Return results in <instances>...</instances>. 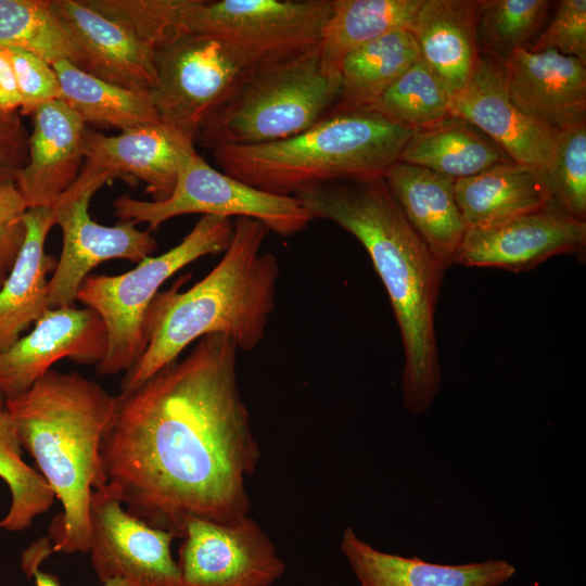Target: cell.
I'll return each mask as SVG.
<instances>
[{"instance_id":"obj_1","label":"cell","mask_w":586,"mask_h":586,"mask_svg":"<svg viewBox=\"0 0 586 586\" xmlns=\"http://www.w3.org/2000/svg\"><path fill=\"white\" fill-rule=\"evenodd\" d=\"M238 347L221 334L115 396L100 445L102 486L151 526L181 537L191 520L249 514L246 481L260 459L237 372Z\"/></svg>"},{"instance_id":"obj_2","label":"cell","mask_w":586,"mask_h":586,"mask_svg":"<svg viewBox=\"0 0 586 586\" xmlns=\"http://www.w3.org/2000/svg\"><path fill=\"white\" fill-rule=\"evenodd\" d=\"M293 196L315 219L340 226L368 252L403 340V405L412 415L424 413L442 380L434 318L446 268L408 222L383 176L317 183Z\"/></svg>"},{"instance_id":"obj_3","label":"cell","mask_w":586,"mask_h":586,"mask_svg":"<svg viewBox=\"0 0 586 586\" xmlns=\"http://www.w3.org/2000/svg\"><path fill=\"white\" fill-rule=\"evenodd\" d=\"M268 229L238 217L230 243L218 264L186 291L180 277L153 298L144 318L145 349L125 372L120 392L141 385L194 341L221 334L250 352L263 341L276 306L280 267L276 255L262 252Z\"/></svg>"},{"instance_id":"obj_4","label":"cell","mask_w":586,"mask_h":586,"mask_svg":"<svg viewBox=\"0 0 586 586\" xmlns=\"http://www.w3.org/2000/svg\"><path fill=\"white\" fill-rule=\"evenodd\" d=\"M114 400L99 383L51 369L4 402L22 447L62 504L51 551L88 552L90 496L102 486L100 445Z\"/></svg>"},{"instance_id":"obj_5","label":"cell","mask_w":586,"mask_h":586,"mask_svg":"<svg viewBox=\"0 0 586 586\" xmlns=\"http://www.w3.org/2000/svg\"><path fill=\"white\" fill-rule=\"evenodd\" d=\"M413 131L372 110L335 107L292 137L212 150L225 174L256 189L293 196L308 186L383 176Z\"/></svg>"},{"instance_id":"obj_6","label":"cell","mask_w":586,"mask_h":586,"mask_svg":"<svg viewBox=\"0 0 586 586\" xmlns=\"http://www.w3.org/2000/svg\"><path fill=\"white\" fill-rule=\"evenodd\" d=\"M340 73L327 68L320 44L293 58L255 66L201 127L194 143L253 145L297 135L339 103Z\"/></svg>"},{"instance_id":"obj_7","label":"cell","mask_w":586,"mask_h":586,"mask_svg":"<svg viewBox=\"0 0 586 586\" xmlns=\"http://www.w3.org/2000/svg\"><path fill=\"white\" fill-rule=\"evenodd\" d=\"M233 231L231 218L202 215L179 244L149 256L122 275L91 276L80 285L76 301L94 310L104 322L107 347L95 366L98 375L128 371L143 354L144 318L163 283L192 262L225 252Z\"/></svg>"},{"instance_id":"obj_8","label":"cell","mask_w":586,"mask_h":586,"mask_svg":"<svg viewBox=\"0 0 586 586\" xmlns=\"http://www.w3.org/2000/svg\"><path fill=\"white\" fill-rule=\"evenodd\" d=\"M150 94L161 123L195 142L205 122L257 66L221 39L181 34L153 54Z\"/></svg>"},{"instance_id":"obj_9","label":"cell","mask_w":586,"mask_h":586,"mask_svg":"<svg viewBox=\"0 0 586 586\" xmlns=\"http://www.w3.org/2000/svg\"><path fill=\"white\" fill-rule=\"evenodd\" d=\"M120 220L145 222L149 231L166 220L187 214L247 217L281 237L302 232L315 219L295 196L256 189L212 167L196 151L182 161L171 194L160 201L127 195L113 203Z\"/></svg>"},{"instance_id":"obj_10","label":"cell","mask_w":586,"mask_h":586,"mask_svg":"<svg viewBox=\"0 0 586 586\" xmlns=\"http://www.w3.org/2000/svg\"><path fill=\"white\" fill-rule=\"evenodd\" d=\"M333 0H189L182 34L217 37L256 65L320 44Z\"/></svg>"},{"instance_id":"obj_11","label":"cell","mask_w":586,"mask_h":586,"mask_svg":"<svg viewBox=\"0 0 586 586\" xmlns=\"http://www.w3.org/2000/svg\"><path fill=\"white\" fill-rule=\"evenodd\" d=\"M110 178L78 175L74 184L51 207L54 224L63 233V246L48 282V307L72 306L84 280L100 263L128 259L140 263L151 256L157 242L149 230L131 220L114 226L100 225L89 214L93 194Z\"/></svg>"},{"instance_id":"obj_12","label":"cell","mask_w":586,"mask_h":586,"mask_svg":"<svg viewBox=\"0 0 586 586\" xmlns=\"http://www.w3.org/2000/svg\"><path fill=\"white\" fill-rule=\"evenodd\" d=\"M89 520L88 552L101 584L118 578L130 586H182L171 555L174 532L128 512L104 485L91 492Z\"/></svg>"},{"instance_id":"obj_13","label":"cell","mask_w":586,"mask_h":586,"mask_svg":"<svg viewBox=\"0 0 586 586\" xmlns=\"http://www.w3.org/2000/svg\"><path fill=\"white\" fill-rule=\"evenodd\" d=\"M181 538L182 586H271L285 571L276 546L249 514L231 523L191 520Z\"/></svg>"},{"instance_id":"obj_14","label":"cell","mask_w":586,"mask_h":586,"mask_svg":"<svg viewBox=\"0 0 586 586\" xmlns=\"http://www.w3.org/2000/svg\"><path fill=\"white\" fill-rule=\"evenodd\" d=\"M585 245L586 222L551 200L539 208L468 228L454 264L523 271L559 254L582 253Z\"/></svg>"},{"instance_id":"obj_15","label":"cell","mask_w":586,"mask_h":586,"mask_svg":"<svg viewBox=\"0 0 586 586\" xmlns=\"http://www.w3.org/2000/svg\"><path fill=\"white\" fill-rule=\"evenodd\" d=\"M451 113L493 139L514 163L548 168L559 130L513 104L504 59L480 52L469 81L451 97Z\"/></svg>"},{"instance_id":"obj_16","label":"cell","mask_w":586,"mask_h":586,"mask_svg":"<svg viewBox=\"0 0 586 586\" xmlns=\"http://www.w3.org/2000/svg\"><path fill=\"white\" fill-rule=\"evenodd\" d=\"M106 347V329L94 310L74 305L49 308L27 335L0 353V395L5 402L25 393L64 358L97 366Z\"/></svg>"},{"instance_id":"obj_17","label":"cell","mask_w":586,"mask_h":586,"mask_svg":"<svg viewBox=\"0 0 586 586\" xmlns=\"http://www.w3.org/2000/svg\"><path fill=\"white\" fill-rule=\"evenodd\" d=\"M194 142L160 123L106 136L86 128L82 140L85 165L79 175L106 176L141 181L153 201L168 198L183 158Z\"/></svg>"},{"instance_id":"obj_18","label":"cell","mask_w":586,"mask_h":586,"mask_svg":"<svg viewBox=\"0 0 586 586\" xmlns=\"http://www.w3.org/2000/svg\"><path fill=\"white\" fill-rule=\"evenodd\" d=\"M51 3L80 53L82 71L127 89H152L153 48L85 0H51Z\"/></svg>"},{"instance_id":"obj_19","label":"cell","mask_w":586,"mask_h":586,"mask_svg":"<svg viewBox=\"0 0 586 586\" xmlns=\"http://www.w3.org/2000/svg\"><path fill=\"white\" fill-rule=\"evenodd\" d=\"M31 116L27 162L15 184L27 208L52 207L80 174L87 126L60 99L40 105Z\"/></svg>"},{"instance_id":"obj_20","label":"cell","mask_w":586,"mask_h":586,"mask_svg":"<svg viewBox=\"0 0 586 586\" xmlns=\"http://www.w3.org/2000/svg\"><path fill=\"white\" fill-rule=\"evenodd\" d=\"M509 95L526 116L558 130L586 117V65L555 50L506 59Z\"/></svg>"},{"instance_id":"obj_21","label":"cell","mask_w":586,"mask_h":586,"mask_svg":"<svg viewBox=\"0 0 586 586\" xmlns=\"http://www.w3.org/2000/svg\"><path fill=\"white\" fill-rule=\"evenodd\" d=\"M383 178L408 222L434 257L445 268L453 265L468 230L455 198V179L399 161L384 171Z\"/></svg>"},{"instance_id":"obj_22","label":"cell","mask_w":586,"mask_h":586,"mask_svg":"<svg viewBox=\"0 0 586 586\" xmlns=\"http://www.w3.org/2000/svg\"><path fill=\"white\" fill-rule=\"evenodd\" d=\"M340 548L360 586H501L515 574L513 564L501 559L440 564L384 552L351 527Z\"/></svg>"},{"instance_id":"obj_23","label":"cell","mask_w":586,"mask_h":586,"mask_svg":"<svg viewBox=\"0 0 586 586\" xmlns=\"http://www.w3.org/2000/svg\"><path fill=\"white\" fill-rule=\"evenodd\" d=\"M23 221V244L0 288V353L49 309L47 276L58 263L44 252L47 235L55 225L52 208H27Z\"/></svg>"},{"instance_id":"obj_24","label":"cell","mask_w":586,"mask_h":586,"mask_svg":"<svg viewBox=\"0 0 586 586\" xmlns=\"http://www.w3.org/2000/svg\"><path fill=\"white\" fill-rule=\"evenodd\" d=\"M480 0H424L412 33L421 59L440 78L450 97L469 81L480 50L476 12Z\"/></svg>"},{"instance_id":"obj_25","label":"cell","mask_w":586,"mask_h":586,"mask_svg":"<svg viewBox=\"0 0 586 586\" xmlns=\"http://www.w3.org/2000/svg\"><path fill=\"white\" fill-rule=\"evenodd\" d=\"M454 192L468 228L533 211L552 200L545 169L514 162L457 179Z\"/></svg>"},{"instance_id":"obj_26","label":"cell","mask_w":586,"mask_h":586,"mask_svg":"<svg viewBox=\"0 0 586 586\" xmlns=\"http://www.w3.org/2000/svg\"><path fill=\"white\" fill-rule=\"evenodd\" d=\"M398 161L432 169L455 180L513 162L493 139L455 115L436 125L415 130Z\"/></svg>"},{"instance_id":"obj_27","label":"cell","mask_w":586,"mask_h":586,"mask_svg":"<svg viewBox=\"0 0 586 586\" xmlns=\"http://www.w3.org/2000/svg\"><path fill=\"white\" fill-rule=\"evenodd\" d=\"M52 66L60 84V100L86 126L126 131L161 123L150 91L131 90L107 82L66 60Z\"/></svg>"},{"instance_id":"obj_28","label":"cell","mask_w":586,"mask_h":586,"mask_svg":"<svg viewBox=\"0 0 586 586\" xmlns=\"http://www.w3.org/2000/svg\"><path fill=\"white\" fill-rule=\"evenodd\" d=\"M421 59L415 35L399 29L349 52L340 64L336 107L371 110L387 88Z\"/></svg>"},{"instance_id":"obj_29","label":"cell","mask_w":586,"mask_h":586,"mask_svg":"<svg viewBox=\"0 0 586 586\" xmlns=\"http://www.w3.org/2000/svg\"><path fill=\"white\" fill-rule=\"evenodd\" d=\"M424 0H333L320 42L324 66L339 72L343 59L358 47L399 29L412 31Z\"/></svg>"},{"instance_id":"obj_30","label":"cell","mask_w":586,"mask_h":586,"mask_svg":"<svg viewBox=\"0 0 586 586\" xmlns=\"http://www.w3.org/2000/svg\"><path fill=\"white\" fill-rule=\"evenodd\" d=\"M0 47L28 51L50 64L81 67L80 53L51 0H0Z\"/></svg>"},{"instance_id":"obj_31","label":"cell","mask_w":586,"mask_h":586,"mask_svg":"<svg viewBox=\"0 0 586 586\" xmlns=\"http://www.w3.org/2000/svg\"><path fill=\"white\" fill-rule=\"evenodd\" d=\"M22 448L9 411L5 407L0 408V477L11 494L10 508L0 520V528L9 532L28 528L55 499L42 475L24 461Z\"/></svg>"},{"instance_id":"obj_32","label":"cell","mask_w":586,"mask_h":586,"mask_svg":"<svg viewBox=\"0 0 586 586\" xmlns=\"http://www.w3.org/2000/svg\"><path fill=\"white\" fill-rule=\"evenodd\" d=\"M371 110L412 131L453 115L450 94L422 59L393 82Z\"/></svg>"},{"instance_id":"obj_33","label":"cell","mask_w":586,"mask_h":586,"mask_svg":"<svg viewBox=\"0 0 586 586\" xmlns=\"http://www.w3.org/2000/svg\"><path fill=\"white\" fill-rule=\"evenodd\" d=\"M551 1L480 0L476 38L482 53L506 59L526 44L544 26Z\"/></svg>"},{"instance_id":"obj_34","label":"cell","mask_w":586,"mask_h":586,"mask_svg":"<svg viewBox=\"0 0 586 586\" xmlns=\"http://www.w3.org/2000/svg\"><path fill=\"white\" fill-rule=\"evenodd\" d=\"M551 199L565 213L586 217V117L559 130L557 145L545 170Z\"/></svg>"},{"instance_id":"obj_35","label":"cell","mask_w":586,"mask_h":586,"mask_svg":"<svg viewBox=\"0 0 586 586\" xmlns=\"http://www.w3.org/2000/svg\"><path fill=\"white\" fill-rule=\"evenodd\" d=\"M104 16L119 23L155 50L182 34V15L189 0H85Z\"/></svg>"},{"instance_id":"obj_36","label":"cell","mask_w":586,"mask_h":586,"mask_svg":"<svg viewBox=\"0 0 586 586\" xmlns=\"http://www.w3.org/2000/svg\"><path fill=\"white\" fill-rule=\"evenodd\" d=\"M527 50H555L586 65V1L561 0L548 26Z\"/></svg>"},{"instance_id":"obj_37","label":"cell","mask_w":586,"mask_h":586,"mask_svg":"<svg viewBox=\"0 0 586 586\" xmlns=\"http://www.w3.org/2000/svg\"><path fill=\"white\" fill-rule=\"evenodd\" d=\"M21 98V113L31 115L40 105L60 99V84L49 62L28 51L4 48Z\"/></svg>"},{"instance_id":"obj_38","label":"cell","mask_w":586,"mask_h":586,"mask_svg":"<svg viewBox=\"0 0 586 586\" xmlns=\"http://www.w3.org/2000/svg\"><path fill=\"white\" fill-rule=\"evenodd\" d=\"M27 205L15 182L0 184V257L11 268L25 237Z\"/></svg>"},{"instance_id":"obj_39","label":"cell","mask_w":586,"mask_h":586,"mask_svg":"<svg viewBox=\"0 0 586 586\" xmlns=\"http://www.w3.org/2000/svg\"><path fill=\"white\" fill-rule=\"evenodd\" d=\"M27 142L20 117L0 124V184L15 182L18 171L27 162Z\"/></svg>"},{"instance_id":"obj_40","label":"cell","mask_w":586,"mask_h":586,"mask_svg":"<svg viewBox=\"0 0 586 586\" xmlns=\"http://www.w3.org/2000/svg\"><path fill=\"white\" fill-rule=\"evenodd\" d=\"M21 109L14 71L4 48L0 47V115H13Z\"/></svg>"},{"instance_id":"obj_41","label":"cell","mask_w":586,"mask_h":586,"mask_svg":"<svg viewBox=\"0 0 586 586\" xmlns=\"http://www.w3.org/2000/svg\"><path fill=\"white\" fill-rule=\"evenodd\" d=\"M26 573L35 577L36 586H60V582L56 576L46 573L39 570V565L29 569ZM103 586H130L123 579H111L102 584Z\"/></svg>"},{"instance_id":"obj_42","label":"cell","mask_w":586,"mask_h":586,"mask_svg":"<svg viewBox=\"0 0 586 586\" xmlns=\"http://www.w3.org/2000/svg\"><path fill=\"white\" fill-rule=\"evenodd\" d=\"M10 269L11 268L7 265V263L0 257V288L4 279L7 278Z\"/></svg>"},{"instance_id":"obj_43","label":"cell","mask_w":586,"mask_h":586,"mask_svg":"<svg viewBox=\"0 0 586 586\" xmlns=\"http://www.w3.org/2000/svg\"><path fill=\"white\" fill-rule=\"evenodd\" d=\"M16 117H18L17 113L13 115H9V116L0 115V124L11 122L15 119Z\"/></svg>"},{"instance_id":"obj_44","label":"cell","mask_w":586,"mask_h":586,"mask_svg":"<svg viewBox=\"0 0 586 586\" xmlns=\"http://www.w3.org/2000/svg\"><path fill=\"white\" fill-rule=\"evenodd\" d=\"M0 408H4V399L0 395Z\"/></svg>"}]
</instances>
